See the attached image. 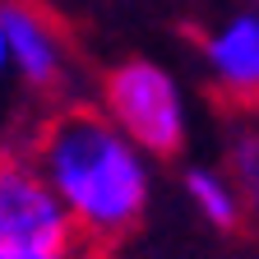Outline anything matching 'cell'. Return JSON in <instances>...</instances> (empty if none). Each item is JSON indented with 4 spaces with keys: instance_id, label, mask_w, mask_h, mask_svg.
I'll return each instance as SVG.
<instances>
[{
    "instance_id": "cell-1",
    "label": "cell",
    "mask_w": 259,
    "mask_h": 259,
    "mask_svg": "<svg viewBox=\"0 0 259 259\" xmlns=\"http://www.w3.org/2000/svg\"><path fill=\"white\" fill-rule=\"evenodd\" d=\"M32 162L88 245H107L135 232L148 213L153 199L148 153L130 144L97 107L56 111L37 135Z\"/></svg>"
},
{
    "instance_id": "cell-2",
    "label": "cell",
    "mask_w": 259,
    "mask_h": 259,
    "mask_svg": "<svg viewBox=\"0 0 259 259\" xmlns=\"http://www.w3.org/2000/svg\"><path fill=\"white\" fill-rule=\"evenodd\" d=\"M102 111L120 135L148 157H176L185 148L190 120L176 79L157 60H120L102 79Z\"/></svg>"
},
{
    "instance_id": "cell-3",
    "label": "cell",
    "mask_w": 259,
    "mask_h": 259,
    "mask_svg": "<svg viewBox=\"0 0 259 259\" xmlns=\"http://www.w3.org/2000/svg\"><path fill=\"white\" fill-rule=\"evenodd\" d=\"M83 236L56 190L28 157H0V254L5 259H79Z\"/></svg>"
},
{
    "instance_id": "cell-4",
    "label": "cell",
    "mask_w": 259,
    "mask_h": 259,
    "mask_svg": "<svg viewBox=\"0 0 259 259\" xmlns=\"http://www.w3.org/2000/svg\"><path fill=\"white\" fill-rule=\"evenodd\" d=\"M0 28H5V47H10V70L28 88H56L65 79V47L60 32L42 10L23 5V0H5L0 5Z\"/></svg>"
},
{
    "instance_id": "cell-5",
    "label": "cell",
    "mask_w": 259,
    "mask_h": 259,
    "mask_svg": "<svg viewBox=\"0 0 259 259\" xmlns=\"http://www.w3.org/2000/svg\"><path fill=\"white\" fill-rule=\"evenodd\" d=\"M208 74L236 102H259V14H236L204 42Z\"/></svg>"
},
{
    "instance_id": "cell-6",
    "label": "cell",
    "mask_w": 259,
    "mask_h": 259,
    "mask_svg": "<svg viewBox=\"0 0 259 259\" xmlns=\"http://www.w3.org/2000/svg\"><path fill=\"white\" fill-rule=\"evenodd\" d=\"M185 194L194 213H199L213 232H236L245 222V199H241V185L232 181L227 167H190L185 171Z\"/></svg>"
},
{
    "instance_id": "cell-7",
    "label": "cell",
    "mask_w": 259,
    "mask_h": 259,
    "mask_svg": "<svg viewBox=\"0 0 259 259\" xmlns=\"http://www.w3.org/2000/svg\"><path fill=\"white\" fill-rule=\"evenodd\" d=\"M227 171L241 185V199H245V218L259 227V130H236L232 148H227Z\"/></svg>"
},
{
    "instance_id": "cell-8",
    "label": "cell",
    "mask_w": 259,
    "mask_h": 259,
    "mask_svg": "<svg viewBox=\"0 0 259 259\" xmlns=\"http://www.w3.org/2000/svg\"><path fill=\"white\" fill-rule=\"evenodd\" d=\"M5 70H10V47H5V28H0V79H5Z\"/></svg>"
},
{
    "instance_id": "cell-9",
    "label": "cell",
    "mask_w": 259,
    "mask_h": 259,
    "mask_svg": "<svg viewBox=\"0 0 259 259\" xmlns=\"http://www.w3.org/2000/svg\"><path fill=\"white\" fill-rule=\"evenodd\" d=\"M0 259H5V254H0Z\"/></svg>"
}]
</instances>
